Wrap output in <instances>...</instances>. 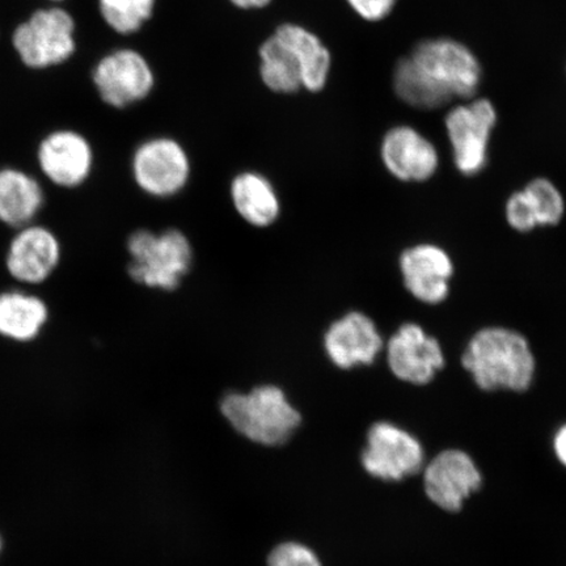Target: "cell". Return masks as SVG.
<instances>
[{
    "label": "cell",
    "instance_id": "obj_5",
    "mask_svg": "<svg viewBox=\"0 0 566 566\" xmlns=\"http://www.w3.org/2000/svg\"><path fill=\"white\" fill-rule=\"evenodd\" d=\"M130 279L150 289L174 292L192 265L193 251L179 230L169 229L155 235L148 230L133 232L127 240Z\"/></svg>",
    "mask_w": 566,
    "mask_h": 566
},
{
    "label": "cell",
    "instance_id": "obj_26",
    "mask_svg": "<svg viewBox=\"0 0 566 566\" xmlns=\"http://www.w3.org/2000/svg\"><path fill=\"white\" fill-rule=\"evenodd\" d=\"M346 2L364 20L381 21L392 12L398 0H346Z\"/></svg>",
    "mask_w": 566,
    "mask_h": 566
},
{
    "label": "cell",
    "instance_id": "obj_11",
    "mask_svg": "<svg viewBox=\"0 0 566 566\" xmlns=\"http://www.w3.org/2000/svg\"><path fill=\"white\" fill-rule=\"evenodd\" d=\"M387 363L396 378L423 386L443 369L444 354L438 339L429 336L421 325L408 323L388 339Z\"/></svg>",
    "mask_w": 566,
    "mask_h": 566
},
{
    "label": "cell",
    "instance_id": "obj_2",
    "mask_svg": "<svg viewBox=\"0 0 566 566\" xmlns=\"http://www.w3.org/2000/svg\"><path fill=\"white\" fill-rule=\"evenodd\" d=\"M462 363L484 391L523 392L535 377V357L527 339L502 327L479 331L467 345Z\"/></svg>",
    "mask_w": 566,
    "mask_h": 566
},
{
    "label": "cell",
    "instance_id": "obj_30",
    "mask_svg": "<svg viewBox=\"0 0 566 566\" xmlns=\"http://www.w3.org/2000/svg\"><path fill=\"white\" fill-rule=\"evenodd\" d=\"M0 548H2V543H0Z\"/></svg>",
    "mask_w": 566,
    "mask_h": 566
},
{
    "label": "cell",
    "instance_id": "obj_8",
    "mask_svg": "<svg viewBox=\"0 0 566 566\" xmlns=\"http://www.w3.org/2000/svg\"><path fill=\"white\" fill-rule=\"evenodd\" d=\"M35 168L53 186L74 189L88 180L95 166L92 142L83 133L60 127L39 142Z\"/></svg>",
    "mask_w": 566,
    "mask_h": 566
},
{
    "label": "cell",
    "instance_id": "obj_28",
    "mask_svg": "<svg viewBox=\"0 0 566 566\" xmlns=\"http://www.w3.org/2000/svg\"><path fill=\"white\" fill-rule=\"evenodd\" d=\"M233 6L242 10H259L272 3V0H230Z\"/></svg>",
    "mask_w": 566,
    "mask_h": 566
},
{
    "label": "cell",
    "instance_id": "obj_16",
    "mask_svg": "<svg viewBox=\"0 0 566 566\" xmlns=\"http://www.w3.org/2000/svg\"><path fill=\"white\" fill-rule=\"evenodd\" d=\"M405 285L417 301L440 304L448 298L454 265L449 253L434 244L409 248L400 258Z\"/></svg>",
    "mask_w": 566,
    "mask_h": 566
},
{
    "label": "cell",
    "instance_id": "obj_1",
    "mask_svg": "<svg viewBox=\"0 0 566 566\" xmlns=\"http://www.w3.org/2000/svg\"><path fill=\"white\" fill-rule=\"evenodd\" d=\"M481 76L483 70L469 46L452 39H430L396 63L394 90L401 102L431 111L454 98L475 97Z\"/></svg>",
    "mask_w": 566,
    "mask_h": 566
},
{
    "label": "cell",
    "instance_id": "obj_21",
    "mask_svg": "<svg viewBox=\"0 0 566 566\" xmlns=\"http://www.w3.org/2000/svg\"><path fill=\"white\" fill-rule=\"evenodd\" d=\"M260 74L269 90L279 94H294L302 88V63L298 54L273 33L260 48Z\"/></svg>",
    "mask_w": 566,
    "mask_h": 566
},
{
    "label": "cell",
    "instance_id": "obj_24",
    "mask_svg": "<svg viewBox=\"0 0 566 566\" xmlns=\"http://www.w3.org/2000/svg\"><path fill=\"white\" fill-rule=\"evenodd\" d=\"M268 566H323L313 548L301 542L289 541L277 544L269 552Z\"/></svg>",
    "mask_w": 566,
    "mask_h": 566
},
{
    "label": "cell",
    "instance_id": "obj_29",
    "mask_svg": "<svg viewBox=\"0 0 566 566\" xmlns=\"http://www.w3.org/2000/svg\"><path fill=\"white\" fill-rule=\"evenodd\" d=\"M46 2L51 4H62L63 2H65V0H46Z\"/></svg>",
    "mask_w": 566,
    "mask_h": 566
},
{
    "label": "cell",
    "instance_id": "obj_23",
    "mask_svg": "<svg viewBox=\"0 0 566 566\" xmlns=\"http://www.w3.org/2000/svg\"><path fill=\"white\" fill-rule=\"evenodd\" d=\"M531 208H533L537 224L556 226L565 212L564 197L554 182L547 179H535L523 189Z\"/></svg>",
    "mask_w": 566,
    "mask_h": 566
},
{
    "label": "cell",
    "instance_id": "obj_6",
    "mask_svg": "<svg viewBox=\"0 0 566 566\" xmlns=\"http://www.w3.org/2000/svg\"><path fill=\"white\" fill-rule=\"evenodd\" d=\"M91 82L98 101L112 109H125L144 101L154 88L150 63L133 49L104 53L91 70Z\"/></svg>",
    "mask_w": 566,
    "mask_h": 566
},
{
    "label": "cell",
    "instance_id": "obj_19",
    "mask_svg": "<svg viewBox=\"0 0 566 566\" xmlns=\"http://www.w3.org/2000/svg\"><path fill=\"white\" fill-rule=\"evenodd\" d=\"M231 198L238 214L254 228H268L280 217V198L263 175L244 172L237 176L231 184Z\"/></svg>",
    "mask_w": 566,
    "mask_h": 566
},
{
    "label": "cell",
    "instance_id": "obj_25",
    "mask_svg": "<svg viewBox=\"0 0 566 566\" xmlns=\"http://www.w3.org/2000/svg\"><path fill=\"white\" fill-rule=\"evenodd\" d=\"M506 219L512 228L520 232L533 231L539 228L535 212L531 208L528 198L523 190L515 192L506 202Z\"/></svg>",
    "mask_w": 566,
    "mask_h": 566
},
{
    "label": "cell",
    "instance_id": "obj_27",
    "mask_svg": "<svg viewBox=\"0 0 566 566\" xmlns=\"http://www.w3.org/2000/svg\"><path fill=\"white\" fill-rule=\"evenodd\" d=\"M554 446L557 459L566 467V423L558 429Z\"/></svg>",
    "mask_w": 566,
    "mask_h": 566
},
{
    "label": "cell",
    "instance_id": "obj_10",
    "mask_svg": "<svg viewBox=\"0 0 566 566\" xmlns=\"http://www.w3.org/2000/svg\"><path fill=\"white\" fill-rule=\"evenodd\" d=\"M132 169L134 180L144 192L166 198L179 193L187 186L190 163L179 142L154 138L138 147Z\"/></svg>",
    "mask_w": 566,
    "mask_h": 566
},
{
    "label": "cell",
    "instance_id": "obj_4",
    "mask_svg": "<svg viewBox=\"0 0 566 566\" xmlns=\"http://www.w3.org/2000/svg\"><path fill=\"white\" fill-rule=\"evenodd\" d=\"M11 46L27 69L61 66L76 52V21L61 4L40 7L13 28Z\"/></svg>",
    "mask_w": 566,
    "mask_h": 566
},
{
    "label": "cell",
    "instance_id": "obj_17",
    "mask_svg": "<svg viewBox=\"0 0 566 566\" xmlns=\"http://www.w3.org/2000/svg\"><path fill=\"white\" fill-rule=\"evenodd\" d=\"M45 202L38 176L15 166L0 167V222L13 229L32 224Z\"/></svg>",
    "mask_w": 566,
    "mask_h": 566
},
{
    "label": "cell",
    "instance_id": "obj_3",
    "mask_svg": "<svg viewBox=\"0 0 566 566\" xmlns=\"http://www.w3.org/2000/svg\"><path fill=\"white\" fill-rule=\"evenodd\" d=\"M221 413L245 440L263 448H282L293 440L303 417L274 385H261L250 392H229L221 401Z\"/></svg>",
    "mask_w": 566,
    "mask_h": 566
},
{
    "label": "cell",
    "instance_id": "obj_22",
    "mask_svg": "<svg viewBox=\"0 0 566 566\" xmlns=\"http://www.w3.org/2000/svg\"><path fill=\"white\" fill-rule=\"evenodd\" d=\"M96 7L109 31L129 35L139 31L151 19L155 0H96Z\"/></svg>",
    "mask_w": 566,
    "mask_h": 566
},
{
    "label": "cell",
    "instance_id": "obj_13",
    "mask_svg": "<svg viewBox=\"0 0 566 566\" xmlns=\"http://www.w3.org/2000/svg\"><path fill=\"white\" fill-rule=\"evenodd\" d=\"M384 348L377 325L357 311L332 323L324 335L325 353L331 363L343 370L373 365Z\"/></svg>",
    "mask_w": 566,
    "mask_h": 566
},
{
    "label": "cell",
    "instance_id": "obj_12",
    "mask_svg": "<svg viewBox=\"0 0 566 566\" xmlns=\"http://www.w3.org/2000/svg\"><path fill=\"white\" fill-rule=\"evenodd\" d=\"M481 484L483 476L464 451L446 450L431 460L424 470V492L431 502L446 512H459Z\"/></svg>",
    "mask_w": 566,
    "mask_h": 566
},
{
    "label": "cell",
    "instance_id": "obj_14",
    "mask_svg": "<svg viewBox=\"0 0 566 566\" xmlns=\"http://www.w3.org/2000/svg\"><path fill=\"white\" fill-rule=\"evenodd\" d=\"M61 261V244L52 230L28 224L12 238L6 254V268L12 279L39 285L54 273Z\"/></svg>",
    "mask_w": 566,
    "mask_h": 566
},
{
    "label": "cell",
    "instance_id": "obj_20",
    "mask_svg": "<svg viewBox=\"0 0 566 566\" xmlns=\"http://www.w3.org/2000/svg\"><path fill=\"white\" fill-rule=\"evenodd\" d=\"M275 33L289 42L302 63V87L310 92H318L325 87L332 66L328 48L313 32L301 25L286 23Z\"/></svg>",
    "mask_w": 566,
    "mask_h": 566
},
{
    "label": "cell",
    "instance_id": "obj_9",
    "mask_svg": "<svg viewBox=\"0 0 566 566\" xmlns=\"http://www.w3.org/2000/svg\"><path fill=\"white\" fill-rule=\"evenodd\" d=\"M423 449L408 431L391 422L374 423L363 452L364 469L373 478L400 481L421 470Z\"/></svg>",
    "mask_w": 566,
    "mask_h": 566
},
{
    "label": "cell",
    "instance_id": "obj_18",
    "mask_svg": "<svg viewBox=\"0 0 566 566\" xmlns=\"http://www.w3.org/2000/svg\"><path fill=\"white\" fill-rule=\"evenodd\" d=\"M49 318L46 303L39 296L10 290L0 293V336L17 343L39 337Z\"/></svg>",
    "mask_w": 566,
    "mask_h": 566
},
{
    "label": "cell",
    "instance_id": "obj_15",
    "mask_svg": "<svg viewBox=\"0 0 566 566\" xmlns=\"http://www.w3.org/2000/svg\"><path fill=\"white\" fill-rule=\"evenodd\" d=\"M388 172L401 181H427L440 166L437 148L412 126L400 125L388 130L380 147Z\"/></svg>",
    "mask_w": 566,
    "mask_h": 566
},
{
    "label": "cell",
    "instance_id": "obj_7",
    "mask_svg": "<svg viewBox=\"0 0 566 566\" xmlns=\"http://www.w3.org/2000/svg\"><path fill=\"white\" fill-rule=\"evenodd\" d=\"M497 111L488 98H470L454 106L444 118L446 132L459 172L465 176L483 171L488 160V147Z\"/></svg>",
    "mask_w": 566,
    "mask_h": 566
}]
</instances>
